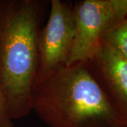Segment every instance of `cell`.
I'll return each instance as SVG.
<instances>
[{"label":"cell","mask_w":127,"mask_h":127,"mask_svg":"<svg viewBox=\"0 0 127 127\" xmlns=\"http://www.w3.org/2000/svg\"><path fill=\"white\" fill-rule=\"evenodd\" d=\"M85 62L105 94L127 121V59L101 42Z\"/></svg>","instance_id":"cell-5"},{"label":"cell","mask_w":127,"mask_h":127,"mask_svg":"<svg viewBox=\"0 0 127 127\" xmlns=\"http://www.w3.org/2000/svg\"><path fill=\"white\" fill-rule=\"evenodd\" d=\"M127 127V121H126V127Z\"/></svg>","instance_id":"cell-8"},{"label":"cell","mask_w":127,"mask_h":127,"mask_svg":"<svg viewBox=\"0 0 127 127\" xmlns=\"http://www.w3.org/2000/svg\"><path fill=\"white\" fill-rule=\"evenodd\" d=\"M73 11L76 33L68 66L88 61L105 33L127 18V0H81Z\"/></svg>","instance_id":"cell-4"},{"label":"cell","mask_w":127,"mask_h":127,"mask_svg":"<svg viewBox=\"0 0 127 127\" xmlns=\"http://www.w3.org/2000/svg\"><path fill=\"white\" fill-rule=\"evenodd\" d=\"M0 127H14L9 106L5 95L0 86Z\"/></svg>","instance_id":"cell-7"},{"label":"cell","mask_w":127,"mask_h":127,"mask_svg":"<svg viewBox=\"0 0 127 127\" xmlns=\"http://www.w3.org/2000/svg\"><path fill=\"white\" fill-rule=\"evenodd\" d=\"M101 42L112 47L127 59V18L106 32Z\"/></svg>","instance_id":"cell-6"},{"label":"cell","mask_w":127,"mask_h":127,"mask_svg":"<svg viewBox=\"0 0 127 127\" xmlns=\"http://www.w3.org/2000/svg\"><path fill=\"white\" fill-rule=\"evenodd\" d=\"M31 110L49 127H126L86 62L65 66L37 84Z\"/></svg>","instance_id":"cell-2"},{"label":"cell","mask_w":127,"mask_h":127,"mask_svg":"<svg viewBox=\"0 0 127 127\" xmlns=\"http://www.w3.org/2000/svg\"><path fill=\"white\" fill-rule=\"evenodd\" d=\"M50 1L0 0V86L13 120L32 112L39 68L37 37Z\"/></svg>","instance_id":"cell-1"},{"label":"cell","mask_w":127,"mask_h":127,"mask_svg":"<svg viewBox=\"0 0 127 127\" xmlns=\"http://www.w3.org/2000/svg\"><path fill=\"white\" fill-rule=\"evenodd\" d=\"M71 1H50L47 21L37 37L39 68L37 85L68 66L76 39Z\"/></svg>","instance_id":"cell-3"}]
</instances>
